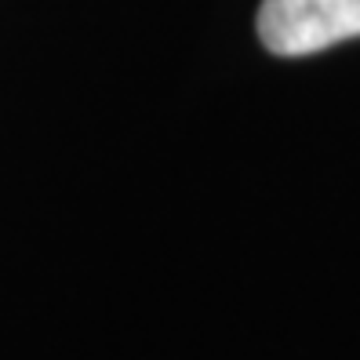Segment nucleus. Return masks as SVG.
<instances>
[{
  "mask_svg": "<svg viewBox=\"0 0 360 360\" xmlns=\"http://www.w3.org/2000/svg\"><path fill=\"white\" fill-rule=\"evenodd\" d=\"M360 37V0H262L259 40L281 58H299Z\"/></svg>",
  "mask_w": 360,
  "mask_h": 360,
  "instance_id": "nucleus-1",
  "label": "nucleus"
}]
</instances>
